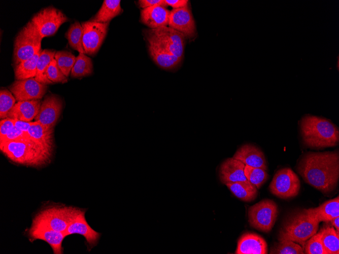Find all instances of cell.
Here are the masks:
<instances>
[{"label":"cell","instance_id":"obj_1","mask_svg":"<svg viewBox=\"0 0 339 254\" xmlns=\"http://www.w3.org/2000/svg\"><path fill=\"white\" fill-rule=\"evenodd\" d=\"M297 169L306 183L323 193H330L338 182V151L307 153L300 159Z\"/></svg>","mask_w":339,"mask_h":254},{"label":"cell","instance_id":"obj_2","mask_svg":"<svg viewBox=\"0 0 339 254\" xmlns=\"http://www.w3.org/2000/svg\"><path fill=\"white\" fill-rule=\"evenodd\" d=\"M299 125L302 139L307 147L321 149L338 144V128L330 120L306 115L299 121Z\"/></svg>","mask_w":339,"mask_h":254},{"label":"cell","instance_id":"obj_3","mask_svg":"<svg viewBox=\"0 0 339 254\" xmlns=\"http://www.w3.org/2000/svg\"><path fill=\"white\" fill-rule=\"evenodd\" d=\"M3 154L18 164L39 168L48 164L52 152L30 137L0 143Z\"/></svg>","mask_w":339,"mask_h":254},{"label":"cell","instance_id":"obj_4","mask_svg":"<svg viewBox=\"0 0 339 254\" xmlns=\"http://www.w3.org/2000/svg\"><path fill=\"white\" fill-rule=\"evenodd\" d=\"M319 224L304 209L293 212L285 220L279 231V240L292 241L303 248L306 241L317 232Z\"/></svg>","mask_w":339,"mask_h":254},{"label":"cell","instance_id":"obj_5","mask_svg":"<svg viewBox=\"0 0 339 254\" xmlns=\"http://www.w3.org/2000/svg\"><path fill=\"white\" fill-rule=\"evenodd\" d=\"M83 209L63 204H51L42 208L32 222L42 223L55 231L64 232Z\"/></svg>","mask_w":339,"mask_h":254},{"label":"cell","instance_id":"obj_6","mask_svg":"<svg viewBox=\"0 0 339 254\" xmlns=\"http://www.w3.org/2000/svg\"><path fill=\"white\" fill-rule=\"evenodd\" d=\"M42 39L33 22L29 21L15 39L13 59L14 64L17 65L38 53L41 50Z\"/></svg>","mask_w":339,"mask_h":254},{"label":"cell","instance_id":"obj_7","mask_svg":"<svg viewBox=\"0 0 339 254\" xmlns=\"http://www.w3.org/2000/svg\"><path fill=\"white\" fill-rule=\"evenodd\" d=\"M147 42L155 44L182 60L184 55L185 38L183 34L169 26H163L146 31Z\"/></svg>","mask_w":339,"mask_h":254},{"label":"cell","instance_id":"obj_8","mask_svg":"<svg viewBox=\"0 0 339 254\" xmlns=\"http://www.w3.org/2000/svg\"><path fill=\"white\" fill-rule=\"evenodd\" d=\"M278 213V205L273 200L263 199L249 207L248 222L252 227L268 233L272 230Z\"/></svg>","mask_w":339,"mask_h":254},{"label":"cell","instance_id":"obj_9","mask_svg":"<svg viewBox=\"0 0 339 254\" xmlns=\"http://www.w3.org/2000/svg\"><path fill=\"white\" fill-rule=\"evenodd\" d=\"M300 182L297 174L289 168L279 170L269 186L270 192L281 199L296 196L299 192Z\"/></svg>","mask_w":339,"mask_h":254},{"label":"cell","instance_id":"obj_10","mask_svg":"<svg viewBox=\"0 0 339 254\" xmlns=\"http://www.w3.org/2000/svg\"><path fill=\"white\" fill-rule=\"evenodd\" d=\"M31 21L44 38L54 34L69 18L60 10L50 6L35 14Z\"/></svg>","mask_w":339,"mask_h":254},{"label":"cell","instance_id":"obj_11","mask_svg":"<svg viewBox=\"0 0 339 254\" xmlns=\"http://www.w3.org/2000/svg\"><path fill=\"white\" fill-rule=\"evenodd\" d=\"M109 23L90 20L81 23L83 29V45L85 54L93 56L97 53L106 38Z\"/></svg>","mask_w":339,"mask_h":254},{"label":"cell","instance_id":"obj_12","mask_svg":"<svg viewBox=\"0 0 339 254\" xmlns=\"http://www.w3.org/2000/svg\"><path fill=\"white\" fill-rule=\"evenodd\" d=\"M9 89L18 102L42 99L47 91V86L37 81L35 78H31L16 80Z\"/></svg>","mask_w":339,"mask_h":254},{"label":"cell","instance_id":"obj_13","mask_svg":"<svg viewBox=\"0 0 339 254\" xmlns=\"http://www.w3.org/2000/svg\"><path fill=\"white\" fill-rule=\"evenodd\" d=\"M28 236L31 242L40 239L47 242L54 254L63 253L62 242L65 237L63 232L55 231L42 223L32 222Z\"/></svg>","mask_w":339,"mask_h":254},{"label":"cell","instance_id":"obj_14","mask_svg":"<svg viewBox=\"0 0 339 254\" xmlns=\"http://www.w3.org/2000/svg\"><path fill=\"white\" fill-rule=\"evenodd\" d=\"M62 107L61 99L55 94H50L42 102L35 121L48 129H53L60 116Z\"/></svg>","mask_w":339,"mask_h":254},{"label":"cell","instance_id":"obj_15","mask_svg":"<svg viewBox=\"0 0 339 254\" xmlns=\"http://www.w3.org/2000/svg\"><path fill=\"white\" fill-rule=\"evenodd\" d=\"M169 27L184 35L185 39L193 38L196 34V26L189 5L170 11Z\"/></svg>","mask_w":339,"mask_h":254},{"label":"cell","instance_id":"obj_16","mask_svg":"<svg viewBox=\"0 0 339 254\" xmlns=\"http://www.w3.org/2000/svg\"><path fill=\"white\" fill-rule=\"evenodd\" d=\"M87 210L83 208L63 233L65 237L74 234L82 235L85 239L87 250L90 251L98 244L101 233L94 230L87 223L85 215Z\"/></svg>","mask_w":339,"mask_h":254},{"label":"cell","instance_id":"obj_17","mask_svg":"<svg viewBox=\"0 0 339 254\" xmlns=\"http://www.w3.org/2000/svg\"><path fill=\"white\" fill-rule=\"evenodd\" d=\"M233 158L240 160L245 165L267 169V162L263 152L251 144L241 146L233 155Z\"/></svg>","mask_w":339,"mask_h":254},{"label":"cell","instance_id":"obj_18","mask_svg":"<svg viewBox=\"0 0 339 254\" xmlns=\"http://www.w3.org/2000/svg\"><path fill=\"white\" fill-rule=\"evenodd\" d=\"M267 244L261 236L253 233L243 234L238 241L236 254H266Z\"/></svg>","mask_w":339,"mask_h":254},{"label":"cell","instance_id":"obj_19","mask_svg":"<svg viewBox=\"0 0 339 254\" xmlns=\"http://www.w3.org/2000/svg\"><path fill=\"white\" fill-rule=\"evenodd\" d=\"M245 165L234 158H229L224 161L219 169V178L222 183H227L240 181H246L245 175Z\"/></svg>","mask_w":339,"mask_h":254},{"label":"cell","instance_id":"obj_20","mask_svg":"<svg viewBox=\"0 0 339 254\" xmlns=\"http://www.w3.org/2000/svg\"><path fill=\"white\" fill-rule=\"evenodd\" d=\"M170 11L163 6H154L141 10V21L151 29L167 26Z\"/></svg>","mask_w":339,"mask_h":254},{"label":"cell","instance_id":"obj_21","mask_svg":"<svg viewBox=\"0 0 339 254\" xmlns=\"http://www.w3.org/2000/svg\"><path fill=\"white\" fill-rule=\"evenodd\" d=\"M41 99L18 101L7 114V118L31 122L39 113Z\"/></svg>","mask_w":339,"mask_h":254},{"label":"cell","instance_id":"obj_22","mask_svg":"<svg viewBox=\"0 0 339 254\" xmlns=\"http://www.w3.org/2000/svg\"><path fill=\"white\" fill-rule=\"evenodd\" d=\"M304 210L316 222H330L339 216V197L326 201L317 207Z\"/></svg>","mask_w":339,"mask_h":254},{"label":"cell","instance_id":"obj_23","mask_svg":"<svg viewBox=\"0 0 339 254\" xmlns=\"http://www.w3.org/2000/svg\"><path fill=\"white\" fill-rule=\"evenodd\" d=\"M148 48L149 53L152 59L159 66L163 69H173L177 67L182 60L153 43L148 42Z\"/></svg>","mask_w":339,"mask_h":254},{"label":"cell","instance_id":"obj_24","mask_svg":"<svg viewBox=\"0 0 339 254\" xmlns=\"http://www.w3.org/2000/svg\"><path fill=\"white\" fill-rule=\"evenodd\" d=\"M53 129H49L35 121L29 127L27 134L32 140L52 152L53 148Z\"/></svg>","mask_w":339,"mask_h":254},{"label":"cell","instance_id":"obj_25","mask_svg":"<svg viewBox=\"0 0 339 254\" xmlns=\"http://www.w3.org/2000/svg\"><path fill=\"white\" fill-rule=\"evenodd\" d=\"M120 0H105L96 14L90 21L99 23H108L119 15L122 9Z\"/></svg>","mask_w":339,"mask_h":254},{"label":"cell","instance_id":"obj_26","mask_svg":"<svg viewBox=\"0 0 339 254\" xmlns=\"http://www.w3.org/2000/svg\"><path fill=\"white\" fill-rule=\"evenodd\" d=\"M225 185L234 196L243 201H252L258 194L257 189L248 180L227 183Z\"/></svg>","mask_w":339,"mask_h":254},{"label":"cell","instance_id":"obj_27","mask_svg":"<svg viewBox=\"0 0 339 254\" xmlns=\"http://www.w3.org/2000/svg\"><path fill=\"white\" fill-rule=\"evenodd\" d=\"M321 240L327 254L339 253V232L332 225L325 224L319 231Z\"/></svg>","mask_w":339,"mask_h":254},{"label":"cell","instance_id":"obj_28","mask_svg":"<svg viewBox=\"0 0 339 254\" xmlns=\"http://www.w3.org/2000/svg\"><path fill=\"white\" fill-rule=\"evenodd\" d=\"M56 51L53 50H42L38 60L37 72L35 77L39 82L47 85L52 83L47 78L46 71L50 62L54 59Z\"/></svg>","mask_w":339,"mask_h":254},{"label":"cell","instance_id":"obj_29","mask_svg":"<svg viewBox=\"0 0 339 254\" xmlns=\"http://www.w3.org/2000/svg\"><path fill=\"white\" fill-rule=\"evenodd\" d=\"M42 51V50H41L32 57L15 65L14 72L16 80H22L35 77L38 60Z\"/></svg>","mask_w":339,"mask_h":254},{"label":"cell","instance_id":"obj_30","mask_svg":"<svg viewBox=\"0 0 339 254\" xmlns=\"http://www.w3.org/2000/svg\"><path fill=\"white\" fill-rule=\"evenodd\" d=\"M83 29L81 24L78 21H75L72 24L65 33V37L71 47L79 53L85 54L83 45Z\"/></svg>","mask_w":339,"mask_h":254},{"label":"cell","instance_id":"obj_31","mask_svg":"<svg viewBox=\"0 0 339 254\" xmlns=\"http://www.w3.org/2000/svg\"><path fill=\"white\" fill-rule=\"evenodd\" d=\"M93 63L90 58L84 53H79L71 71L72 78H80L91 75Z\"/></svg>","mask_w":339,"mask_h":254},{"label":"cell","instance_id":"obj_32","mask_svg":"<svg viewBox=\"0 0 339 254\" xmlns=\"http://www.w3.org/2000/svg\"><path fill=\"white\" fill-rule=\"evenodd\" d=\"M54 59L60 70L67 78L76 62V56L66 51H57Z\"/></svg>","mask_w":339,"mask_h":254},{"label":"cell","instance_id":"obj_33","mask_svg":"<svg viewBox=\"0 0 339 254\" xmlns=\"http://www.w3.org/2000/svg\"><path fill=\"white\" fill-rule=\"evenodd\" d=\"M244 173L247 180L257 189H260L269 177L266 170L248 165L245 166Z\"/></svg>","mask_w":339,"mask_h":254},{"label":"cell","instance_id":"obj_34","mask_svg":"<svg viewBox=\"0 0 339 254\" xmlns=\"http://www.w3.org/2000/svg\"><path fill=\"white\" fill-rule=\"evenodd\" d=\"M270 253L303 254V249L299 244L290 240H281L271 248Z\"/></svg>","mask_w":339,"mask_h":254},{"label":"cell","instance_id":"obj_35","mask_svg":"<svg viewBox=\"0 0 339 254\" xmlns=\"http://www.w3.org/2000/svg\"><path fill=\"white\" fill-rule=\"evenodd\" d=\"M16 99L12 92L7 89L0 91V117L7 118V114L15 104Z\"/></svg>","mask_w":339,"mask_h":254},{"label":"cell","instance_id":"obj_36","mask_svg":"<svg viewBox=\"0 0 339 254\" xmlns=\"http://www.w3.org/2000/svg\"><path fill=\"white\" fill-rule=\"evenodd\" d=\"M303 248L304 253L307 254H327L319 231L306 241Z\"/></svg>","mask_w":339,"mask_h":254},{"label":"cell","instance_id":"obj_37","mask_svg":"<svg viewBox=\"0 0 339 254\" xmlns=\"http://www.w3.org/2000/svg\"><path fill=\"white\" fill-rule=\"evenodd\" d=\"M46 75L52 83H64L67 81V77L60 70L54 59L49 64Z\"/></svg>","mask_w":339,"mask_h":254},{"label":"cell","instance_id":"obj_38","mask_svg":"<svg viewBox=\"0 0 339 254\" xmlns=\"http://www.w3.org/2000/svg\"><path fill=\"white\" fill-rule=\"evenodd\" d=\"M29 137L27 133L22 131L16 127H13L2 139H0V143L4 142L20 140Z\"/></svg>","mask_w":339,"mask_h":254},{"label":"cell","instance_id":"obj_39","mask_svg":"<svg viewBox=\"0 0 339 254\" xmlns=\"http://www.w3.org/2000/svg\"><path fill=\"white\" fill-rule=\"evenodd\" d=\"M14 119L6 118L0 122V139L3 138L8 132L14 127Z\"/></svg>","mask_w":339,"mask_h":254},{"label":"cell","instance_id":"obj_40","mask_svg":"<svg viewBox=\"0 0 339 254\" xmlns=\"http://www.w3.org/2000/svg\"><path fill=\"white\" fill-rule=\"evenodd\" d=\"M138 5L141 8L145 9L154 6H163L166 7L164 0H140Z\"/></svg>","mask_w":339,"mask_h":254},{"label":"cell","instance_id":"obj_41","mask_svg":"<svg viewBox=\"0 0 339 254\" xmlns=\"http://www.w3.org/2000/svg\"><path fill=\"white\" fill-rule=\"evenodd\" d=\"M188 0H164L166 6H170L173 9L185 7L189 5Z\"/></svg>","mask_w":339,"mask_h":254},{"label":"cell","instance_id":"obj_42","mask_svg":"<svg viewBox=\"0 0 339 254\" xmlns=\"http://www.w3.org/2000/svg\"><path fill=\"white\" fill-rule=\"evenodd\" d=\"M33 122H26L21 120H14V127L19 130L27 132L29 127L33 124Z\"/></svg>","mask_w":339,"mask_h":254},{"label":"cell","instance_id":"obj_43","mask_svg":"<svg viewBox=\"0 0 339 254\" xmlns=\"http://www.w3.org/2000/svg\"><path fill=\"white\" fill-rule=\"evenodd\" d=\"M331 225L333 226V227L336 229L335 230L339 232V216H337L333 219H332L331 221Z\"/></svg>","mask_w":339,"mask_h":254}]
</instances>
